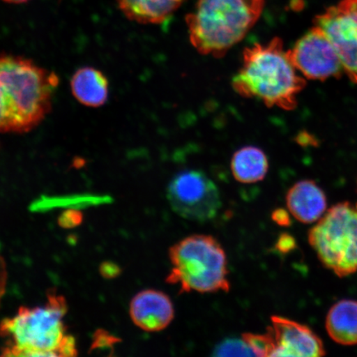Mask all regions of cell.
Listing matches in <instances>:
<instances>
[{
    "instance_id": "obj_1",
    "label": "cell",
    "mask_w": 357,
    "mask_h": 357,
    "mask_svg": "<svg viewBox=\"0 0 357 357\" xmlns=\"http://www.w3.org/2000/svg\"><path fill=\"white\" fill-rule=\"evenodd\" d=\"M59 77L21 56L0 54V132L24 133L52 109Z\"/></svg>"
},
{
    "instance_id": "obj_2",
    "label": "cell",
    "mask_w": 357,
    "mask_h": 357,
    "mask_svg": "<svg viewBox=\"0 0 357 357\" xmlns=\"http://www.w3.org/2000/svg\"><path fill=\"white\" fill-rule=\"evenodd\" d=\"M285 51L282 39L244 49L243 64L231 82L239 96L260 100L268 108L293 110L297 97L306 86Z\"/></svg>"
},
{
    "instance_id": "obj_3",
    "label": "cell",
    "mask_w": 357,
    "mask_h": 357,
    "mask_svg": "<svg viewBox=\"0 0 357 357\" xmlns=\"http://www.w3.org/2000/svg\"><path fill=\"white\" fill-rule=\"evenodd\" d=\"M65 298L56 291L47 294L43 306L20 307L17 314L0 323V336L8 338L3 356H75V338L66 333Z\"/></svg>"
},
{
    "instance_id": "obj_4",
    "label": "cell",
    "mask_w": 357,
    "mask_h": 357,
    "mask_svg": "<svg viewBox=\"0 0 357 357\" xmlns=\"http://www.w3.org/2000/svg\"><path fill=\"white\" fill-rule=\"evenodd\" d=\"M264 6L265 0H199L185 17L192 46L202 55L225 56L257 24Z\"/></svg>"
},
{
    "instance_id": "obj_5",
    "label": "cell",
    "mask_w": 357,
    "mask_h": 357,
    "mask_svg": "<svg viewBox=\"0 0 357 357\" xmlns=\"http://www.w3.org/2000/svg\"><path fill=\"white\" fill-rule=\"evenodd\" d=\"M172 269L166 282L180 293L229 292V266L225 249L211 235L195 234L178 241L168 252Z\"/></svg>"
},
{
    "instance_id": "obj_6",
    "label": "cell",
    "mask_w": 357,
    "mask_h": 357,
    "mask_svg": "<svg viewBox=\"0 0 357 357\" xmlns=\"http://www.w3.org/2000/svg\"><path fill=\"white\" fill-rule=\"evenodd\" d=\"M309 242L321 262L339 278L357 271V204L334 205L312 227Z\"/></svg>"
},
{
    "instance_id": "obj_7",
    "label": "cell",
    "mask_w": 357,
    "mask_h": 357,
    "mask_svg": "<svg viewBox=\"0 0 357 357\" xmlns=\"http://www.w3.org/2000/svg\"><path fill=\"white\" fill-rule=\"evenodd\" d=\"M167 199L178 216L199 222L212 220L222 207L217 185L206 174L196 169H186L172 178Z\"/></svg>"
},
{
    "instance_id": "obj_8",
    "label": "cell",
    "mask_w": 357,
    "mask_h": 357,
    "mask_svg": "<svg viewBox=\"0 0 357 357\" xmlns=\"http://www.w3.org/2000/svg\"><path fill=\"white\" fill-rule=\"evenodd\" d=\"M314 24L333 44L343 70L357 84V0H342L317 15Z\"/></svg>"
},
{
    "instance_id": "obj_9",
    "label": "cell",
    "mask_w": 357,
    "mask_h": 357,
    "mask_svg": "<svg viewBox=\"0 0 357 357\" xmlns=\"http://www.w3.org/2000/svg\"><path fill=\"white\" fill-rule=\"evenodd\" d=\"M292 63L307 79L339 78L343 71L340 58L327 36L314 26L288 51Z\"/></svg>"
},
{
    "instance_id": "obj_10",
    "label": "cell",
    "mask_w": 357,
    "mask_h": 357,
    "mask_svg": "<svg viewBox=\"0 0 357 357\" xmlns=\"http://www.w3.org/2000/svg\"><path fill=\"white\" fill-rule=\"evenodd\" d=\"M273 346L271 356H323V342L306 325L278 315L272 316L267 332Z\"/></svg>"
},
{
    "instance_id": "obj_11",
    "label": "cell",
    "mask_w": 357,
    "mask_h": 357,
    "mask_svg": "<svg viewBox=\"0 0 357 357\" xmlns=\"http://www.w3.org/2000/svg\"><path fill=\"white\" fill-rule=\"evenodd\" d=\"M130 317L134 324L145 332H160L175 318V307L167 294L156 289L137 293L130 303Z\"/></svg>"
},
{
    "instance_id": "obj_12",
    "label": "cell",
    "mask_w": 357,
    "mask_h": 357,
    "mask_svg": "<svg viewBox=\"0 0 357 357\" xmlns=\"http://www.w3.org/2000/svg\"><path fill=\"white\" fill-rule=\"evenodd\" d=\"M287 204L289 213L298 221L312 223L325 213L327 198L314 181L305 180L297 182L289 190Z\"/></svg>"
},
{
    "instance_id": "obj_13",
    "label": "cell",
    "mask_w": 357,
    "mask_h": 357,
    "mask_svg": "<svg viewBox=\"0 0 357 357\" xmlns=\"http://www.w3.org/2000/svg\"><path fill=\"white\" fill-rule=\"evenodd\" d=\"M75 99L84 106L99 108L109 99L108 78L100 70L91 66L79 68L70 79Z\"/></svg>"
},
{
    "instance_id": "obj_14",
    "label": "cell",
    "mask_w": 357,
    "mask_h": 357,
    "mask_svg": "<svg viewBox=\"0 0 357 357\" xmlns=\"http://www.w3.org/2000/svg\"><path fill=\"white\" fill-rule=\"evenodd\" d=\"M326 329L338 344H357V301L343 300L335 303L326 318Z\"/></svg>"
},
{
    "instance_id": "obj_15",
    "label": "cell",
    "mask_w": 357,
    "mask_h": 357,
    "mask_svg": "<svg viewBox=\"0 0 357 357\" xmlns=\"http://www.w3.org/2000/svg\"><path fill=\"white\" fill-rule=\"evenodd\" d=\"M185 0H117L128 20L142 24H160L167 21Z\"/></svg>"
},
{
    "instance_id": "obj_16",
    "label": "cell",
    "mask_w": 357,
    "mask_h": 357,
    "mask_svg": "<svg viewBox=\"0 0 357 357\" xmlns=\"http://www.w3.org/2000/svg\"><path fill=\"white\" fill-rule=\"evenodd\" d=\"M231 169L236 181L254 184L264 180L269 169V162L264 151L259 147L243 146L231 158Z\"/></svg>"
},
{
    "instance_id": "obj_17",
    "label": "cell",
    "mask_w": 357,
    "mask_h": 357,
    "mask_svg": "<svg viewBox=\"0 0 357 357\" xmlns=\"http://www.w3.org/2000/svg\"><path fill=\"white\" fill-rule=\"evenodd\" d=\"M111 201L107 196L93 195H78L65 196V197L43 198L33 204V211H44L56 207H86L91 205L105 204Z\"/></svg>"
},
{
    "instance_id": "obj_18",
    "label": "cell",
    "mask_w": 357,
    "mask_h": 357,
    "mask_svg": "<svg viewBox=\"0 0 357 357\" xmlns=\"http://www.w3.org/2000/svg\"><path fill=\"white\" fill-rule=\"evenodd\" d=\"M215 356H256L243 337L225 339L214 348Z\"/></svg>"
},
{
    "instance_id": "obj_19",
    "label": "cell",
    "mask_w": 357,
    "mask_h": 357,
    "mask_svg": "<svg viewBox=\"0 0 357 357\" xmlns=\"http://www.w3.org/2000/svg\"><path fill=\"white\" fill-rule=\"evenodd\" d=\"M243 340L251 348L256 356H271L273 346L271 338L266 334L245 333L242 335Z\"/></svg>"
},
{
    "instance_id": "obj_20",
    "label": "cell",
    "mask_w": 357,
    "mask_h": 357,
    "mask_svg": "<svg viewBox=\"0 0 357 357\" xmlns=\"http://www.w3.org/2000/svg\"><path fill=\"white\" fill-rule=\"evenodd\" d=\"M83 220L82 212L70 209L61 214L59 218V225L66 229H71L80 225Z\"/></svg>"
},
{
    "instance_id": "obj_21",
    "label": "cell",
    "mask_w": 357,
    "mask_h": 357,
    "mask_svg": "<svg viewBox=\"0 0 357 357\" xmlns=\"http://www.w3.org/2000/svg\"><path fill=\"white\" fill-rule=\"evenodd\" d=\"M275 245L276 249L280 252L285 254L291 252L296 248V243L291 236L284 234L279 236L278 243Z\"/></svg>"
},
{
    "instance_id": "obj_22",
    "label": "cell",
    "mask_w": 357,
    "mask_h": 357,
    "mask_svg": "<svg viewBox=\"0 0 357 357\" xmlns=\"http://www.w3.org/2000/svg\"><path fill=\"white\" fill-rule=\"evenodd\" d=\"M272 220L281 227H289L291 223L289 214L283 208L275 209L271 214Z\"/></svg>"
},
{
    "instance_id": "obj_23",
    "label": "cell",
    "mask_w": 357,
    "mask_h": 357,
    "mask_svg": "<svg viewBox=\"0 0 357 357\" xmlns=\"http://www.w3.org/2000/svg\"><path fill=\"white\" fill-rule=\"evenodd\" d=\"M114 341H119V339H116L114 337L109 336L108 333L105 332H100L99 336L95 338V342L93 343V348H102L108 347L112 346V343H114Z\"/></svg>"
},
{
    "instance_id": "obj_24",
    "label": "cell",
    "mask_w": 357,
    "mask_h": 357,
    "mask_svg": "<svg viewBox=\"0 0 357 357\" xmlns=\"http://www.w3.org/2000/svg\"><path fill=\"white\" fill-rule=\"evenodd\" d=\"M102 273H105V276H115L119 275V268L113 264H107L106 266H102L101 267Z\"/></svg>"
},
{
    "instance_id": "obj_25",
    "label": "cell",
    "mask_w": 357,
    "mask_h": 357,
    "mask_svg": "<svg viewBox=\"0 0 357 357\" xmlns=\"http://www.w3.org/2000/svg\"><path fill=\"white\" fill-rule=\"evenodd\" d=\"M3 1L10 3H22L29 1V0H3Z\"/></svg>"
}]
</instances>
